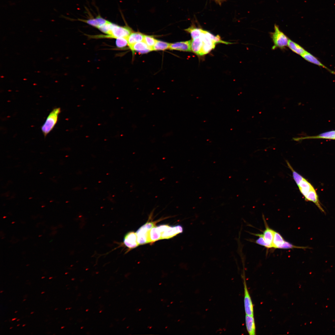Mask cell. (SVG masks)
I'll return each instance as SVG.
<instances>
[{"mask_svg": "<svg viewBox=\"0 0 335 335\" xmlns=\"http://www.w3.org/2000/svg\"><path fill=\"white\" fill-rule=\"evenodd\" d=\"M295 182L306 201L314 203L321 211L325 212L321 206L316 192L312 185L302 176Z\"/></svg>", "mask_w": 335, "mask_h": 335, "instance_id": "cell-1", "label": "cell"}, {"mask_svg": "<svg viewBox=\"0 0 335 335\" xmlns=\"http://www.w3.org/2000/svg\"><path fill=\"white\" fill-rule=\"evenodd\" d=\"M274 31L271 32L270 35L274 45L272 49L277 48L281 49H285L288 46L289 39L287 36L279 29V26L276 24L274 26Z\"/></svg>", "mask_w": 335, "mask_h": 335, "instance_id": "cell-2", "label": "cell"}, {"mask_svg": "<svg viewBox=\"0 0 335 335\" xmlns=\"http://www.w3.org/2000/svg\"><path fill=\"white\" fill-rule=\"evenodd\" d=\"M132 32V29L129 27L121 26L114 24V25L108 35H98V38H127Z\"/></svg>", "mask_w": 335, "mask_h": 335, "instance_id": "cell-3", "label": "cell"}, {"mask_svg": "<svg viewBox=\"0 0 335 335\" xmlns=\"http://www.w3.org/2000/svg\"><path fill=\"white\" fill-rule=\"evenodd\" d=\"M60 112V109L58 107L54 108L49 113L41 127L42 132L45 137L52 130L56 123L58 115Z\"/></svg>", "mask_w": 335, "mask_h": 335, "instance_id": "cell-4", "label": "cell"}, {"mask_svg": "<svg viewBox=\"0 0 335 335\" xmlns=\"http://www.w3.org/2000/svg\"><path fill=\"white\" fill-rule=\"evenodd\" d=\"M155 223L154 222H147L137 230L136 233L139 245L150 243V230L155 226Z\"/></svg>", "mask_w": 335, "mask_h": 335, "instance_id": "cell-5", "label": "cell"}, {"mask_svg": "<svg viewBox=\"0 0 335 335\" xmlns=\"http://www.w3.org/2000/svg\"><path fill=\"white\" fill-rule=\"evenodd\" d=\"M244 290V304L246 315L254 316L253 306L247 287L245 278H243Z\"/></svg>", "mask_w": 335, "mask_h": 335, "instance_id": "cell-6", "label": "cell"}, {"mask_svg": "<svg viewBox=\"0 0 335 335\" xmlns=\"http://www.w3.org/2000/svg\"><path fill=\"white\" fill-rule=\"evenodd\" d=\"M183 230V227L179 225L173 226H169L162 233L161 239L171 238L179 234L182 233Z\"/></svg>", "mask_w": 335, "mask_h": 335, "instance_id": "cell-7", "label": "cell"}, {"mask_svg": "<svg viewBox=\"0 0 335 335\" xmlns=\"http://www.w3.org/2000/svg\"><path fill=\"white\" fill-rule=\"evenodd\" d=\"M123 243L125 246L129 249H132L139 245L136 233L133 231H129L124 235Z\"/></svg>", "mask_w": 335, "mask_h": 335, "instance_id": "cell-8", "label": "cell"}, {"mask_svg": "<svg viewBox=\"0 0 335 335\" xmlns=\"http://www.w3.org/2000/svg\"><path fill=\"white\" fill-rule=\"evenodd\" d=\"M169 49L184 51H191V40L170 43Z\"/></svg>", "mask_w": 335, "mask_h": 335, "instance_id": "cell-9", "label": "cell"}, {"mask_svg": "<svg viewBox=\"0 0 335 335\" xmlns=\"http://www.w3.org/2000/svg\"><path fill=\"white\" fill-rule=\"evenodd\" d=\"M302 58L306 61L311 63L315 64L319 66L322 67L327 70L331 73L335 74V72L330 70L326 66L323 65L318 59L309 52L306 51L303 55L301 56Z\"/></svg>", "mask_w": 335, "mask_h": 335, "instance_id": "cell-10", "label": "cell"}, {"mask_svg": "<svg viewBox=\"0 0 335 335\" xmlns=\"http://www.w3.org/2000/svg\"><path fill=\"white\" fill-rule=\"evenodd\" d=\"M129 47L132 52L136 51L141 54L147 53L152 51L143 41L136 43Z\"/></svg>", "mask_w": 335, "mask_h": 335, "instance_id": "cell-11", "label": "cell"}, {"mask_svg": "<svg viewBox=\"0 0 335 335\" xmlns=\"http://www.w3.org/2000/svg\"><path fill=\"white\" fill-rule=\"evenodd\" d=\"M203 45L202 39L200 36L198 38L191 40V50L196 55L200 56Z\"/></svg>", "mask_w": 335, "mask_h": 335, "instance_id": "cell-12", "label": "cell"}, {"mask_svg": "<svg viewBox=\"0 0 335 335\" xmlns=\"http://www.w3.org/2000/svg\"><path fill=\"white\" fill-rule=\"evenodd\" d=\"M246 326L248 334H256V326L253 316L246 315L245 318Z\"/></svg>", "mask_w": 335, "mask_h": 335, "instance_id": "cell-13", "label": "cell"}, {"mask_svg": "<svg viewBox=\"0 0 335 335\" xmlns=\"http://www.w3.org/2000/svg\"><path fill=\"white\" fill-rule=\"evenodd\" d=\"M79 20L86 23L97 28L108 21L100 16H98L95 18L87 20L79 19Z\"/></svg>", "mask_w": 335, "mask_h": 335, "instance_id": "cell-14", "label": "cell"}, {"mask_svg": "<svg viewBox=\"0 0 335 335\" xmlns=\"http://www.w3.org/2000/svg\"><path fill=\"white\" fill-rule=\"evenodd\" d=\"M145 35L139 32H132L127 38L129 47L143 41Z\"/></svg>", "mask_w": 335, "mask_h": 335, "instance_id": "cell-15", "label": "cell"}, {"mask_svg": "<svg viewBox=\"0 0 335 335\" xmlns=\"http://www.w3.org/2000/svg\"><path fill=\"white\" fill-rule=\"evenodd\" d=\"M275 231L267 226L262 234L264 240L268 245V248H273V241Z\"/></svg>", "mask_w": 335, "mask_h": 335, "instance_id": "cell-16", "label": "cell"}, {"mask_svg": "<svg viewBox=\"0 0 335 335\" xmlns=\"http://www.w3.org/2000/svg\"><path fill=\"white\" fill-rule=\"evenodd\" d=\"M298 140L307 139H323L335 140V130H332L321 133L318 135L307 136L298 138Z\"/></svg>", "mask_w": 335, "mask_h": 335, "instance_id": "cell-17", "label": "cell"}, {"mask_svg": "<svg viewBox=\"0 0 335 335\" xmlns=\"http://www.w3.org/2000/svg\"><path fill=\"white\" fill-rule=\"evenodd\" d=\"M288 46L293 52L301 56L306 51L300 45L290 39L288 40Z\"/></svg>", "mask_w": 335, "mask_h": 335, "instance_id": "cell-18", "label": "cell"}, {"mask_svg": "<svg viewBox=\"0 0 335 335\" xmlns=\"http://www.w3.org/2000/svg\"><path fill=\"white\" fill-rule=\"evenodd\" d=\"M285 241L279 233L275 231L273 241V248H281Z\"/></svg>", "mask_w": 335, "mask_h": 335, "instance_id": "cell-19", "label": "cell"}, {"mask_svg": "<svg viewBox=\"0 0 335 335\" xmlns=\"http://www.w3.org/2000/svg\"><path fill=\"white\" fill-rule=\"evenodd\" d=\"M161 234L157 226H155L150 230V243L153 242L161 239Z\"/></svg>", "mask_w": 335, "mask_h": 335, "instance_id": "cell-20", "label": "cell"}, {"mask_svg": "<svg viewBox=\"0 0 335 335\" xmlns=\"http://www.w3.org/2000/svg\"><path fill=\"white\" fill-rule=\"evenodd\" d=\"M203 29L200 28L191 26L185 29V30L189 33L191 35L192 39L199 37L201 35Z\"/></svg>", "mask_w": 335, "mask_h": 335, "instance_id": "cell-21", "label": "cell"}, {"mask_svg": "<svg viewBox=\"0 0 335 335\" xmlns=\"http://www.w3.org/2000/svg\"><path fill=\"white\" fill-rule=\"evenodd\" d=\"M170 43L157 40L153 48V50H164L169 49Z\"/></svg>", "mask_w": 335, "mask_h": 335, "instance_id": "cell-22", "label": "cell"}, {"mask_svg": "<svg viewBox=\"0 0 335 335\" xmlns=\"http://www.w3.org/2000/svg\"><path fill=\"white\" fill-rule=\"evenodd\" d=\"M114 24L108 21L106 23L99 27L98 29L102 32L108 35L111 31Z\"/></svg>", "mask_w": 335, "mask_h": 335, "instance_id": "cell-23", "label": "cell"}, {"mask_svg": "<svg viewBox=\"0 0 335 335\" xmlns=\"http://www.w3.org/2000/svg\"><path fill=\"white\" fill-rule=\"evenodd\" d=\"M157 40L151 36L145 35L143 41L153 50V48Z\"/></svg>", "mask_w": 335, "mask_h": 335, "instance_id": "cell-24", "label": "cell"}, {"mask_svg": "<svg viewBox=\"0 0 335 335\" xmlns=\"http://www.w3.org/2000/svg\"><path fill=\"white\" fill-rule=\"evenodd\" d=\"M116 44L117 47L123 48L128 45L127 38H121L116 39Z\"/></svg>", "mask_w": 335, "mask_h": 335, "instance_id": "cell-25", "label": "cell"}, {"mask_svg": "<svg viewBox=\"0 0 335 335\" xmlns=\"http://www.w3.org/2000/svg\"><path fill=\"white\" fill-rule=\"evenodd\" d=\"M257 235L259 236V237L256 240V243L259 245L268 248V246L266 243L262 234H257Z\"/></svg>", "mask_w": 335, "mask_h": 335, "instance_id": "cell-26", "label": "cell"}, {"mask_svg": "<svg viewBox=\"0 0 335 335\" xmlns=\"http://www.w3.org/2000/svg\"><path fill=\"white\" fill-rule=\"evenodd\" d=\"M17 319V318H14L12 319V321H14Z\"/></svg>", "mask_w": 335, "mask_h": 335, "instance_id": "cell-27", "label": "cell"}, {"mask_svg": "<svg viewBox=\"0 0 335 335\" xmlns=\"http://www.w3.org/2000/svg\"><path fill=\"white\" fill-rule=\"evenodd\" d=\"M216 0L218 1V2H220L221 1H222L223 0Z\"/></svg>", "mask_w": 335, "mask_h": 335, "instance_id": "cell-28", "label": "cell"}, {"mask_svg": "<svg viewBox=\"0 0 335 335\" xmlns=\"http://www.w3.org/2000/svg\"><path fill=\"white\" fill-rule=\"evenodd\" d=\"M65 328V326H62V327H61V329H62V328Z\"/></svg>", "mask_w": 335, "mask_h": 335, "instance_id": "cell-29", "label": "cell"}, {"mask_svg": "<svg viewBox=\"0 0 335 335\" xmlns=\"http://www.w3.org/2000/svg\"><path fill=\"white\" fill-rule=\"evenodd\" d=\"M74 279H74V278H72V279H71V280H74Z\"/></svg>", "mask_w": 335, "mask_h": 335, "instance_id": "cell-30", "label": "cell"}, {"mask_svg": "<svg viewBox=\"0 0 335 335\" xmlns=\"http://www.w3.org/2000/svg\"><path fill=\"white\" fill-rule=\"evenodd\" d=\"M52 278V277H50L49 278V279H51Z\"/></svg>", "mask_w": 335, "mask_h": 335, "instance_id": "cell-31", "label": "cell"}, {"mask_svg": "<svg viewBox=\"0 0 335 335\" xmlns=\"http://www.w3.org/2000/svg\"><path fill=\"white\" fill-rule=\"evenodd\" d=\"M88 310H89V309H87V310H86V311H88Z\"/></svg>", "mask_w": 335, "mask_h": 335, "instance_id": "cell-32", "label": "cell"}, {"mask_svg": "<svg viewBox=\"0 0 335 335\" xmlns=\"http://www.w3.org/2000/svg\"><path fill=\"white\" fill-rule=\"evenodd\" d=\"M45 276H42V277L41 278H42V279H43V278H45Z\"/></svg>", "mask_w": 335, "mask_h": 335, "instance_id": "cell-33", "label": "cell"}, {"mask_svg": "<svg viewBox=\"0 0 335 335\" xmlns=\"http://www.w3.org/2000/svg\"><path fill=\"white\" fill-rule=\"evenodd\" d=\"M45 293V292H42L41 293V294H43V293Z\"/></svg>", "mask_w": 335, "mask_h": 335, "instance_id": "cell-34", "label": "cell"}, {"mask_svg": "<svg viewBox=\"0 0 335 335\" xmlns=\"http://www.w3.org/2000/svg\"><path fill=\"white\" fill-rule=\"evenodd\" d=\"M34 313V312H31V313H30V314H33V313Z\"/></svg>", "mask_w": 335, "mask_h": 335, "instance_id": "cell-35", "label": "cell"}, {"mask_svg": "<svg viewBox=\"0 0 335 335\" xmlns=\"http://www.w3.org/2000/svg\"><path fill=\"white\" fill-rule=\"evenodd\" d=\"M25 324H23V325H22V327H24V326H25Z\"/></svg>", "mask_w": 335, "mask_h": 335, "instance_id": "cell-36", "label": "cell"}, {"mask_svg": "<svg viewBox=\"0 0 335 335\" xmlns=\"http://www.w3.org/2000/svg\"><path fill=\"white\" fill-rule=\"evenodd\" d=\"M83 327H83H83H81V329H82V328H83Z\"/></svg>", "mask_w": 335, "mask_h": 335, "instance_id": "cell-37", "label": "cell"}, {"mask_svg": "<svg viewBox=\"0 0 335 335\" xmlns=\"http://www.w3.org/2000/svg\"><path fill=\"white\" fill-rule=\"evenodd\" d=\"M20 320V319H17V321H19V320Z\"/></svg>", "mask_w": 335, "mask_h": 335, "instance_id": "cell-38", "label": "cell"}, {"mask_svg": "<svg viewBox=\"0 0 335 335\" xmlns=\"http://www.w3.org/2000/svg\"><path fill=\"white\" fill-rule=\"evenodd\" d=\"M12 328H13V327H11V328H10V329H11Z\"/></svg>", "mask_w": 335, "mask_h": 335, "instance_id": "cell-39", "label": "cell"}, {"mask_svg": "<svg viewBox=\"0 0 335 335\" xmlns=\"http://www.w3.org/2000/svg\"><path fill=\"white\" fill-rule=\"evenodd\" d=\"M18 312V311H15V313H16V312Z\"/></svg>", "mask_w": 335, "mask_h": 335, "instance_id": "cell-40", "label": "cell"}, {"mask_svg": "<svg viewBox=\"0 0 335 335\" xmlns=\"http://www.w3.org/2000/svg\"><path fill=\"white\" fill-rule=\"evenodd\" d=\"M20 325V324H18V325H17V326H19Z\"/></svg>", "mask_w": 335, "mask_h": 335, "instance_id": "cell-41", "label": "cell"}, {"mask_svg": "<svg viewBox=\"0 0 335 335\" xmlns=\"http://www.w3.org/2000/svg\"><path fill=\"white\" fill-rule=\"evenodd\" d=\"M71 308H72L71 307H70V308H68V309H71Z\"/></svg>", "mask_w": 335, "mask_h": 335, "instance_id": "cell-42", "label": "cell"}, {"mask_svg": "<svg viewBox=\"0 0 335 335\" xmlns=\"http://www.w3.org/2000/svg\"><path fill=\"white\" fill-rule=\"evenodd\" d=\"M102 312V310H101V311H100L99 312H100H100Z\"/></svg>", "mask_w": 335, "mask_h": 335, "instance_id": "cell-43", "label": "cell"}, {"mask_svg": "<svg viewBox=\"0 0 335 335\" xmlns=\"http://www.w3.org/2000/svg\"><path fill=\"white\" fill-rule=\"evenodd\" d=\"M57 309H57V308H56V309H55V310H57Z\"/></svg>", "mask_w": 335, "mask_h": 335, "instance_id": "cell-44", "label": "cell"}, {"mask_svg": "<svg viewBox=\"0 0 335 335\" xmlns=\"http://www.w3.org/2000/svg\"><path fill=\"white\" fill-rule=\"evenodd\" d=\"M2 292H3V291H1V292H0V293H2Z\"/></svg>", "mask_w": 335, "mask_h": 335, "instance_id": "cell-45", "label": "cell"}, {"mask_svg": "<svg viewBox=\"0 0 335 335\" xmlns=\"http://www.w3.org/2000/svg\"><path fill=\"white\" fill-rule=\"evenodd\" d=\"M25 300H26V299H25L23 300V301H25Z\"/></svg>", "mask_w": 335, "mask_h": 335, "instance_id": "cell-46", "label": "cell"}, {"mask_svg": "<svg viewBox=\"0 0 335 335\" xmlns=\"http://www.w3.org/2000/svg\"><path fill=\"white\" fill-rule=\"evenodd\" d=\"M68 309V308H66V309H65V310H67V309Z\"/></svg>", "mask_w": 335, "mask_h": 335, "instance_id": "cell-47", "label": "cell"}, {"mask_svg": "<svg viewBox=\"0 0 335 335\" xmlns=\"http://www.w3.org/2000/svg\"><path fill=\"white\" fill-rule=\"evenodd\" d=\"M68 274V273H65V274Z\"/></svg>", "mask_w": 335, "mask_h": 335, "instance_id": "cell-48", "label": "cell"}, {"mask_svg": "<svg viewBox=\"0 0 335 335\" xmlns=\"http://www.w3.org/2000/svg\"><path fill=\"white\" fill-rule=\"evenodd\" d=\"M6 217H4L3 218H4L5 217L6 218Z\"/></svg>", "mask_w": 335, "mask_h": 335, "instance_id": "cell-49", "label": "cell"}, {"mask_svg": "<svg viewBox=\"0 0 335 335\" xmlns=\"http://www.w3.org/2000/svg\"><path fill=\"white\" fill-rule=\"evenodd\" d=\"M28 265H27L26 266H28Z\"/></svg>", "mask_w": 335, "mask_h": 335, "instance_id": "cell-50", "label": "cell"}, {"mask_svg": "<svg viewBox=\"0 0 335 335\" xmlns=\"http://www.w3.org/2000/svg\"><path fill=\"white\" fill-rule=\"evenodd\" d=\"M54 334L55 335V334H53V335H54Z\"/></svg>", "mask_w": 335, "mask_h": 335, "instance_id": "cell-51", "label": "cell"}]
</instances>
